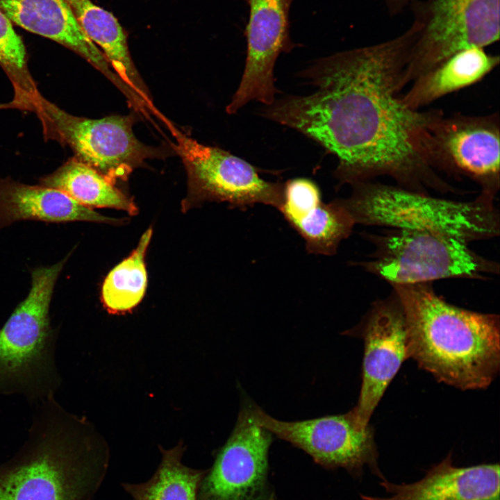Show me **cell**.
Segmentation results:
<instances>
[{"mask_svg":"<svg viewBox=\"0 0 500 500\" xmlns=\"http://www.w3.org/2000/svg\"><path fill=\"white\" fill-rule=\"evenodd\" d=\"M68 258L32 271L28 295L0 328V394H19L38 403L54 394L60 384L49 308Z\"/></svg>","mask_w":500,"mask_h":500,"instance_id":"cell-5","label":"cell"},{"mask_svg":"<svg viewBox=\"0 0 500 500\" xmlns=\"http://www.w3.org/2000/svg\"><path fill=\"white\" fill-rule=\"evenodd\" d=\"M390 13L395 15L401 12L408 4L415 0H383Z\"/></svg>","mask_w":500,"mask_h":500,"instance_id":"cell-26","label":"cell"},{"mask_svg":"<svg viewBox=\"0 0 500 500\" xmlns=\"http://www.w3.org/2000/svg\"><path fill=\"white\" fill-rule=\"evenodd\" d=\"M0 8L12 24L74 51L106 75L128 98L133 97L103 53L86 35L65 0H0Z\"/></svg>","mask_w":500,"mask_h":500,"instance_id":"cell-15","label":"cell"},{"mask_svg":"<svg viewBox=\"0 0 500 500\" xmlns=\"http://www.w3.org/2000/svg\"><path fill=\"white\" fill-rule=\"evenodd\" d=\"M183 441L172 449L159 446L160 462L151 477L142 483H121L132 500H199V488L206 469L184 465Z\"/></svg>","mask_w":500,"mask_h":500,"instance_id":"cell-21","label":"cell"},{"mask_svg":"<svg viewBox=\"0 0 500 500\" xmlns=\"http://www.w3.org/2000/svg\"><path fill=\"white\" fill-rule=\"evenodd\" d=\"M65 1L119 79L144 105L151 106L149 90L131 58L127 34L115 16L91 0Z\"/></svg>","mask_w":500,"mask_h":500,"instance_id":"cell-18","label":"cell"},{"mask_svg":"<svg viewBox=\"0 0 500 500\" xmlns=\"http://www.w3.org/2000/svg\"><path fill=\"white\" fill-rule=\"evenodd\" d=\"M352 186L351 195L342 201L355 224L429 231L468 244L499 235L495 197L486 193L460 201L372 181Z\"/></svg>","mask_w":500,"mask_h":500,"instance_id":"cell-4","label":"cell"},{"mask_svg":"<svg viewBox=\"0 0 500 500\" xmlns=\"http://www.w3.org/2000/svg\"><path fill=\"white\" fill-rule=\"evenodd\" d=\"M255 422L272 435L302 449L319 465L342 468L360 478L366 467L381 481L386 478L378 464L374 434L369 425L360 428L353 412L286 422L275 419L255 404H248Z\"/></svg>","mask_w":500,"mask_h":500,"instance_id":"cell-9","label":"cell"},{"mask_svg":"<svg viewBox=\"0 0 500 500\" xmlns=\"http://www.w3.org/2000/svg\"><path fill=\"white\" fill-rule=\"evenodd\" d=\"M249 20L244 34L247 58L239 87L226 107L233 114L249 101L269 106L275 101L274 68L278 56L296 44L290 33V11L294 0H244Z\"/></svg>","mask_w":500,"mask_h":500,"instance_id":"cell-14","label":"cell"},{"mask_svg":"<svg viewBox=\"0 0 500 500\" xmlns=\"http://www.w3.org/2000/svg\"><path fill=\"white\" fill-rule=\"evenodd\" d=\"M418 31L413 22L392 39L317 60L303 72L315 91L274 101L263 115L335 156L340 183L384 176L417 192H453L428 162L425 147L430 126L444 112L412 109L401 99Z\"/></svg>","mask_w":500,"mask_h":500,"instance_id":"cell-1","label":"cell"},{"mask_svg":"<svg viewBox=\"0 0 500 500\" xmlns=\"http://www.w3.org/2000/svg\"><path fill=\"white\" fill-rule=\"evenodd\" d=\"M174 133L188 174L185 202L216 201L238 207L262 203L278 208L283 184L262 179L253 166L223 149L201 144L176 129Z\"/></svg>","mask_w":500,"mask_h":500,"instance_id":"cell-11","label":"cell"},{"mask_svg":"<svg viewBox=\"0 0 500 500\" xmlns=\"http://www.w3.org/2000/svg\"><path fill=\"white\" fill-rule=\"evenodd\" d=\"M40 183L62 192L87 208H114L131 215L138 212L131 199L103 174L76 157L69 159L55 172L41 178Z\"/></svg>","mask_w":500,"mask_h":500,"instance_id":"cell-20","label":"cell"},{"mask_svg":"<svg viewBox=\"0 0 500 500\" xmlns=\"http://www.w3.org/2000/svg\"><path fill=\"white\" fill-rule=\"evenodd\" d=\"M481 500H499V496L496 497L489 498V499H481Z\"/></svg>","mask_w":500,"mask_h":500,"instance_id":"cell-27","label":"cell"},{"mask_svg":"<svg viewBox=\"0 0 500 500\" xmlns=\"http://www.w3.org/2000/svg\"><path fill=\"white\" fill-rule=\"evenodd\" d=\"M28 106L38 114L46 133L67 144L75 157L114 185L117 180H126L146 160L162 156L159 149L146 145L135 137L131 116L77 117L39 93Z\"/></svg>","mask_w":500,"mask_h":500,"instance_id":"cell-8","label":"cell"},{"mask_svg":"<svg viewBox=\"0 0 500 500\" xmlns=\"http://www.w3.org/2000/svg\"><path fill=\"white\" fill-rule=\"evenodd\" d=\"M152 236L147 229L131 254L108 274L102 285L101 301L112 314L131 310L142 299L147 283L145 253Z\"/></svg>","mask_w":500,"mask_h":500,"instance_id":"cell-22","label":"cell"},{"mask_svg":"<svg viewBox=\"0 0 500 500\" xmlns=\"http://www.w3.org/2000/svg\"><path fill=\"white\" fill-rule=\"evenodd\" d=\"M499 56L488 53L484 48L458 51L413 81L402 94V101L412 109L422 110L447 94L479 82L499 65Z\"/></svg>","mask_w":500,"mask_h":500,"instance_id":"cell-19","label":"cell"},{"mask_svg":"<svg viewBox=\"0 0 500 500\" xmlns=\"http://www.w3.org/2000/svg\"><path fill=\"white\" fill-rule=\"evenodd\" d=\"M38 403L25 442L0 463V500H93L109 467L106 442L54 394Z\"/></svg>","mask_w":500,"mask_h":500,"instance_id":"cell-2","label":"cell"},{"mask_svg":"<svg viewBox=\"0 0 500 500\" xmlns=\"http://www.w3.org/2000/svg\"><path fill=\"white\" fill-rule=\"evenodd\" d=\"M272 434L258 425L249 406L201 481L199 500H276L268 477Z\"/></svg>","mask_w":500,"mask_h":500,"instance_id":"cell-12","label":"cell"},{"mask_svg":"<svg viewBox=\"0 0 500 500\" xmlns=\"http://www.w3.org/2000/svg\"><path fill=\"white\" fill-rule=\"evenodd\" d=\"M321 202L317 184L308 178H297L283 184L282 202L278 209L292 225Z\"/></svg>","mask_w":500,"mask_h":500,"instance_id":"cell-25","label":"cell"},{"mask_svg":"<svg viewBox=\"0 0 500 500\" xmlns=\"http://www.w3.org/2000/svg\"><path fill=\"white\" fill-rule=\"evenodd\" d=\"M379 484L388 497L361 495L362 500H481L499 496V465L457 467L449 453L417 481L397 484L385 478Z\"/></svg>","mask_w":500,"mask_h":500,"instance_id":"cell-16","label":"cell"},{"mask_svg":"<svg viewBox=\"0 0 500 500\" xmlns=\"http://www.w3.org/2000/svg\"><path fill=\"white\" fill-rule=\"evenodd\" d=\"M419 32L406 63L408 86L454 53L499 40L500 0L412 1Z\"/></svg>","mask_w":500,"mask_h":500,"instance_id":"cell-7","label":"cell"},{"mask_svg":"<svg viewBox=\"0 0 500 500\" xmlns=\"http://www.w3.org/2000/svg\"><path fill=\"white\" fill-rule=\"evenodd\" d=\"M499 114L445 116L431 124L426 142L428 160L438 172L463 176L481 192L496 196L500 185Z\"/></svg>","mask_w":500,"mask_h":500,"instance_id":"cell-10","label":"cell"},{"mask_svg":"<svg viewBox=\"0 0 500 500\" xmlns=\"http://www.w3.org/2000/svg\"><path fill=\"white\" fill-rule=\"evenodd\" d=\"M21 220L49 223L122 222L79 204L56 189L27 185L0 176V230Z\"/></svg>","mask_w":500,"mask_h":500,"instance_id":"cell-17","label":"cell"},{"mask_svg":"<svg viewBox=\"0 0 500 500\" xmlns=\"http://www.w3.org/2000/svg\"><path fill=\"white\" fill-rule=\"evenodd\" d=\"M431 282L392 285L406 325L409 358L438 381L488 388L500 367V318L452 305Z\"/></svg>","mask_w":500,"mask_h":500,"instance_id":"cell-3","label":"cell"},{"mask_svg":"<svg viewBox=\"0 0 500 500\" xmlns=\"http://www.w3.org/2000/svg\"><path fill=\"white\" fill-rule=\"evenodd\" d=\"M346 334L359 335L364 341L360 392L351 410L358 427L366 428L388 386L409 358L405 317L395 293L376 301L359 326Z\"/></svg>","mask_w":500,"mask_h":500,"instance_id":"cell-13","label":"cell"},{"mask_svg":"<svg viewBox=\"0 0 500 500\" xmlns=\"http://www.w3.org/2000/svg\"><path fill=\"white\" fill-rule=\"evenodd\" d=\"M354 220L342 199L322 201L291 226L312 253L332 256L352 232Z\"/></svg>","mask_w":500,"mask_h":500,"instance_id":"cell-23","label":"cell"},{"mask_svg":"<svg viewBox=\"0 0 500 500\" xmlns=\"http://www.w3.org/2000/svg\"><path fill=\"white\" fill-rule=\"evenodd\" d=\"M0 66L13 85L17 102L27 104L38 92L28 71L24 42L1 8Z\"/></svg>","mask_w":500,"mask_h":500,"instance_id":"cell-24","label":"cell"},{"mask_svg":"<svg viewBox=\"0 0 500 500\" xmlns=\"http://www.w3.org/2000/svg\"><path fill=\"white\" fill-rule=\"evenodd\" d=\"M365 237L374 251L359 265L391 285L451 278L483 279L499 273L498 262L451 236L390 228L381 234L366 233Z\"/></svg>","mask_w":500,"mask_h":500,"instance_id":"cell-6","label":"cell"}]
</instances>
